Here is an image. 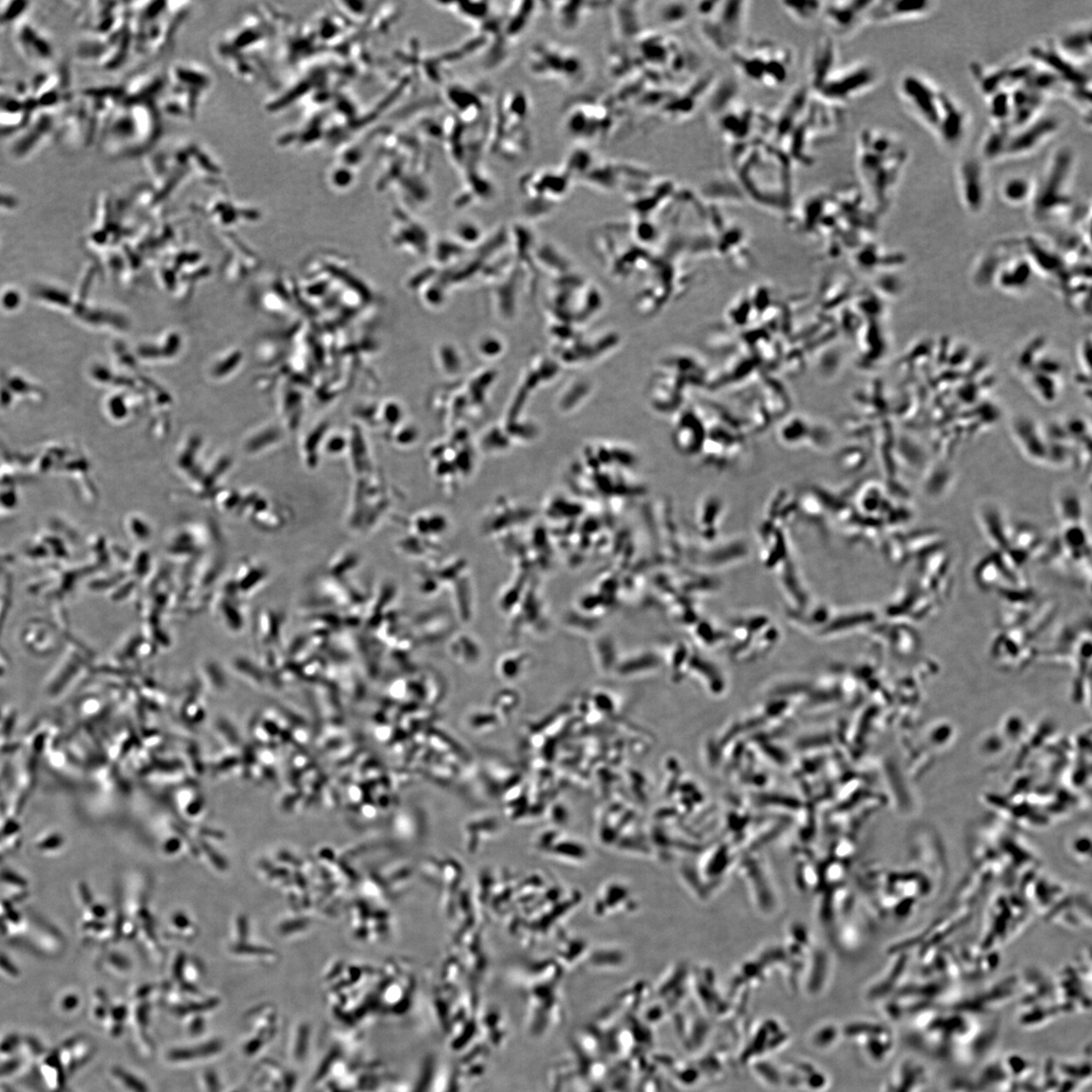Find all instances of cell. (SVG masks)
Instances as JSON below:
<instances>
[{
    "instance_id": "6da1fadb",
    "label": "cell",
    "mask_w": 1092,
    "mask_h": 1092,
    "mask_svg": "<svg viewBox=\"0 0 1092 1092\" xmlns=\"http://www.w3.org/2000/svg\"><path fill=\"white\" fill-rule=\"evenodd\" d=\"M163 72L134 77L122 84L116 106L103 123L101 143L108 155L130 158L150 152L158 142L163 114L160 93Z\"/></svg>"
},
{
    "instance_id": "7a4b0ae2",
    "label": "cell",
    "mask_w": 1092,
    "mask_h": 1092,
    "mask_svg": "<svg viewBox=\"0 0 1092 1092\" xmlns=\"http://www.w3.org/2000/svg\"><path fill=\"white\" fill-rule=\"evenodd\" d=\"M771 116L768 140L781 147L796 166L815 163L818 149L841 132L844 109L798 88Z\"/></svg>"
},
{
    "instance_id": "3957f363",
    "label": "cell",
    "mask_w": 1092,
    "mask_h": 1092,
    "mask_svg": "<svg viewBox=\"0 0 1092 1092\" xmlns=\"http://www.w3.org/2000/svg\"><path fill=\"white\" fill-rule=\"evenodd\" d=\"M277 19L268 4L250 6L215 38L214 59L238 81L257 86L269 76V56Z\"/></svg>"
},
{
    "instance_id": "277c9868",
    "label": "cell",
    "mask_w": 1092,
    "mask_h": 1092,
    "mask_svg": "<svg viewBox=\"0 0 1092 1092\" xmlns=\"http://www.w3.org/2000/svg\"><path fill=\"white\" fill-rule=\"evenodd\" d=\"M731 168L741 191L759 205L784 209L793 200V160L768 139L732 146Z\"/></svg>"
},
{
    "instance_id": "5b68a950",
    "label": "cell",
    "mask_w": 1092,
    "mask_h": 1092,
    "mask_svg": "<svg viewBox=\"0 0 1092 1092\" xmlns=\"http://www.w3.org/2000/svg\"><path fill=\"white\" fill-rule=\"evenodd\" d=\"M880 80L879 69L873 63L844 60L837 41L829 36L819 39L812 49L808 87L831 106L845 109L870 93Z\"/></svg>"
},
{
    "instance_id": "8992f818",
    "label": "cell",
    "mask_w": 1092,
    "mask_h": 1092,
    "mask_svg": "<svg viewBox=\"0 0 1092 1092\" xmlns=\"http://www.w3.org/2000/svg\"><path fill=\"white\" fill-rule=\"evenodd\" d=\"M908 157L906 143L894 133L875 127L860 132L855 154L858 186L877 211L891 206Z\"/></svg>"
},
{
    "instance_id": "52a82bcc",
    "label": "cell",
    "mask_w": 1092,
    "mask_h": 1092,
    "mask_svg": "<svg viewBox=\"0 0 1092 1092\" xmlns=\"http://www.w3.org/2000/svg\"><path fill=\"white\" fill-rule=\"evenodd\" d=\"M899 93L908 109L944 144L949 147L961 144L967 132L968 116L953 96L927 77L914 72L901 77Z\"/></svg>"
},
{
    "instance_id": "ba28073f",
    "label": "cell",
    "mask_w": 1092,
    "mask_h": 1092,
    "mask_svg": "<svg viewBox=\"0 0 1092 1092\" xmlns=\"http://www.w3.org/2000/svg\"><path fill=\"white\" fill-rule=\"evenodd\" d=\"M728 58L740 79L768 90L785 87L797 64L792 46L767 37H747Z\"/></svg>"
},
{
    "instance_id": "9c48e42d",
    "label": "cell",
    "mask_w": 1092,
    "mask_h": 1092,
    "mask_svg": "<svg viewBox=\"0 0 1092 1092\" xmlns=\"http://www.w3.org/2000/svg\"><path fill=\"white\" fill-rule=\"evenodd\" d=\"M214 80L206 67L193 61L174 63L165 70L160 93L163 116L175 120H195L213 88Z\"/></svg>"
},
{
    "instance_id": "30bf717a",
    "label": "cell",
    "mask_w": 1092,
    "mask_h": 1092,
    "mask_svg": "<svg viewBox=\"0 0 1092 1092\" xmlns=\"http://www.w3.org/2000/svg\"><path fill=\"white\" fill-rule=\"evenodd\" d=\"M750 2H702L695 4L694 13L699 36L713 53L730 56L747 38Z\"/></svg>"
},
{
    "instance_id": "8fae6325",
    "label": "cell",
    "mask_w": 1092,
    "mask_h": 1092,
    "mask_svg": "<svg viewBox=\"0 0 1092 1092\" xmlns=\"http://www.w3.org/2000/svg\"><path fill=\"white\" fill-rule=\"evenodd\" d=\"M724 93L714 86L709 100L714 124L731 146L767 139L771 116L739 99L738 91L730 84Z\"/></svg>"
},
{
    "instance_id": "7c38bea8",
    "label": "cell",
    "mask_w": 1092,
    "mask_h": 1092,
    "mask_svg": "<svg viewBox=\"0 0 1092 1092\" xmlns=\"http://www.w3.org/2000/svg\"><path fill=\"white\" fill-rule=\"evenodd\" d=\"M1075 163V153L1070 147H1061L1053 153L1041 180L1035 182L1031 201L1035 219L1051 220L1073 207L1071 186Z\"/></svg>"
},
{
    "instance_id": "4fadbf2b",
    "label": "cell",
    "mask_w": 1092,
    "mask_h": 1092,
    "mask_svg": "<svg viewBox=\"0 0 1092 1092\" xmlns=\"http://www.w3.org/2000/svg\"><path fill=\"white\" fill-rule=\"evenodd\" d=\"M1061 121L1052 115L1041 114L1030 123L1016 130H1006L1004 158L1032 155L1056 136Z\"/></svg>"
},
{
    "instance_id": "5bb4252c",
    "label": "cell",
    "mask_w": 1092,
    "mask_h": 1092,
    "mask_svg": "<svg viewBox=\"0 0 1092 1092\" xmlns=\"http://www.w3.org/2000/svg\"><path fill=\"white\" fill-rule=\"evenodd\" d=\"M872 2L850 0V2H823L821 20L828 36L835 41L855 36L868 23Z\"/></svg>"
},
{
    "instance_id": "9a60e30c",
    "label": "cell",
    "mask_w": 1092,
    "mask_h": 1092,
    "mask_svg": "<svg viewBox=\"0 0 1092 1092\" xmlns=\"http://www.w3.org/2000/svg\"><path fill=\"white\" fill-rule=\"evenodd\" d=\"M958 186L965 207L973 213L982 211L989 197V184L979 160L968 158L962 161L958 170Z\"/></svg>"
},
{
    "instance_id": "2e32d148",
    "label": "cell",
    "mask_w": 1092,
    "mask_h": 1092,
    "mask_svg": "<svg viewBox=\"0 0 1092 1092\" xmlns=\"http://www.w3.org/2000/svg\"><path fill=\"white\" fill-rule=\"evenodd\" d=\"M55 121L50 113L41 114L25 125L18 138L11 144L10 153L12 159L24 160L31 158L42 147H44L54 134Z\"/></svg>"
},
{
    "instance_id": "e0dca14e",
    "label": "cell",
    "mask_w": 1092,
    "mask_h": 1092,
    "mask_svg": "<svg viewBox=\"0 0 1092 1092\" xmlns=\"http://www.w3.org/2000/svg\"><path fill=\"white\" fill-rule=\"evenodd\" d=\"M935 3L927 0H885L872 2L868 12V23L880 25L912 19L929 15Z\"/></svg>"
},
{
    "instance_id": "ac0fdd59",
    "label": "cell",
    "mask_w": 1092,
    "mask_h": 1092,
    "mask_svg": "<svg viewBox=\"0 0 1092 1092\" xmlns=\"http://www.w3.org/2000/svg\"><path fill=\"white\" fill-rule=\"evenodd\" d=\"M13 40L20 54L36 64H48L54 59L51 40L38 27L20 20L13 27Z\"/></svg>"
},
{
    "instance_id": "d6986e66",
    "label": "cell",
    "mask_w": 1092,
    "mask_h": 1092,
    "mask_svg": "<svg viewBox=\"0 0 1092 1092\" xmlns=\"http://www.w3.org/2000/svg\"><path fill=\"white\" fill-rule=\"evenodd\" d=\"M1055 50L1062 57L1081 67H1090L1091 29L1090 26L1075 27L1064 32L1052 42Z\"/></svg>"
},
{
    "instance_id": "ffe728a7",
    "label": "cell",
    "mask_w": 1092,
    "mask_h": 1092,
    "mask_svg": "<svg viewBox=\"0 0 1092 1092\" xmlns=\"http://www.w3.org/2000/svg\"><path fill=\"white\" fill-rule=\"evenodd\" d=\"M1019 421L1020 422L1014 425L1013 429L1021 452L1035 463H1043V460L1048 458L1047 445L1037 427L1028 422H1028L1027 420H1019Z\"/></svg>"
},
{
    "instance_id": "44dd1931",
    "label": "cell",
    "mask_w": 1092,
    "mask_h": 1092,
    "mask_svg": "<svg viewBox=\"0 0 1092 1092\" xmlns=\"http://www.w3.org/2000/svg\"><path fill=\"white\" fill-rule=\"evenodd\" d=\"M1035 186V181L1024 175H1016L1003 182L1000 186V195L1006 204L1012 206H1021L1028 202L1031 204Z\"/></svg>"
},
{
    "instance_id": "7402d4cb",
    "label": "cell",
    "mask_w": 1092,
    "mask_h": 1092,
    "mask_svg": "<svg viewBox=\"0 0 1092 1092\" xmlns=\"http://www.w3.org/2000/svg\"><path fill=\"white\" fill-rule=\"evenodd\" d=\"M982 524L989 541L998 550L1006 548L1009 538L1006 535V527L998 509L986 506L982 509Z\"/></svg>"
},
{
    "instance_id": "603a6c76",
    "label": "cell",
    "mask_w": 1092,
    "mask_h": 1092,
    "mask_svg": "<svg viewBox=\"0 0 1092 1092\" xmlns=\"http://www.w3.org/2000/svg\"><path fill=\"white\" fill-rule=\"evenodd\" d=\"M823 2L809 3H780L781 9L795 23L802 26H812L821 20Z\"/></svg>"
},
{
    "instance_id": "cb8c5ba5",
    "label": "cell",
    "mask_w": 1092,
    "mask_h": 1092,
    "mask_svg": "<svg viewBox=\"0 0 1092 1092\" xmlns=\"http://www.w3.org/2000/svg\"><path fill=\"white\" fill-rule=\"evenodd\" d=\"M27 3H6L0 6V27H15L27 11Z\"/></svg>"
},
{
    "instance_id": "d4e9b609",
    "label": "cell",
    "mask_w": 1092,
    "mask_h": 1092,
    "mask_svg": "<svg viewBox=\"0 0 1092 1092\" xmlns=\"http://www.w3.org/2000/svg\"><path fill=\"white\" fill-rule=\"evenodd\" d=\"M18 205V198L11 191L0 186V209L15 208Z\"/></svg>"
},
{
    "instance_id": "484cf974",
    "label": "cell",
    "mask_w": 1092,
    "mask_h": 1092,
    "mask_svg": "<svg viewBox=\"0 0 1092 1092\" xmlns=\"http://www.w3.org/2000/svg\"><path fill=\"white\" fill-rule=\"evenodd\" d=\"M236 951L240 952V953H255V954L266 953V952H268L264 949L251 948V947H247V948L240 947V948H237Z\"/></svg>"
},
{
    "instance_id": "4316f807",
    "label": "cell",
    "mask_w": 1092,
    "mask_h": 1092,
    "mask_svg": "<svg viewBox=\"0 0 1092 1092\" xmlns=\"http://www.w3.org/2000/svg\"><path fill=\"white\" fill-rule=\"evenodd\" d=\"M204 846H205L206 852L209 853V856H211L216 867L225 868V866H224L223 861L220 860L218 857H216V853L212 851V849H209L207 845H204Z\"/></svg>"
},
{
    "instance_id": "83f0119b",
    "label": "cell",
    "mask_w": 1092,
    "mask_h": 1092,
    "mask_svg": "<svg viewBox=\"0 0 1092 1092\" xmlns=\"http://www.w3.org/2000/svg\"><path fill=\"white\" fill-rule=\"evenodd\" d=\"M239 930H240V935H241V937H246V934H247V922H246V920H245V919H241V920H240V921H239Z\"/></svg>"
},
{
    "instance_id": "f1b7e54d",
    "label": "cell",
    "mask_w": 1092,
    "mask_h": 1092,
    "mask_svg": "<svg viewBox=\"0 0 1092 1092\" xmlns=\"http://www.w3.org/2000/svg\"><path fill=\"white\" fill-rule=\"evenodd\" d=\"M175 922H177V925L179 927L187 926V920L184 918V916H181V915H179L178 918L175 920Z\"/></svg>"
},
{
    "instance_id": "f546056e",
    "label": "cell",
    "mask_w": 1092,
    "mask_h": 1092,
    "mask_svg": "<svg viewBox=\"0 0 1092 1092\" xmlns=\"http://www.w3.org/2000/svg\"><path fill=\"white\" fill-rule=\"evenodd\" d=\"M178 846H179V843H178V841H171V842L170 844H168V846H167V851H168V852H173V851H175V849H177V848H178Z\"/></svg>"
}]
</instances>
